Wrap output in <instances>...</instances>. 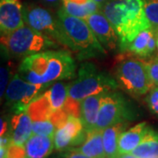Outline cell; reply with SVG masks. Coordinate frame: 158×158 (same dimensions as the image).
Masks as SVG:
<instances>
[{
    "mask_svg": "<svg viewBox=\"0 0 158 158\" xmlns=\"http://www.w3.org/2000/svg\"><path fill=\"white\" fill-rule=\"evenodd\" d=\"M75 71V60L69 51L45 50L25 57L18 73L31 84L47 86L73 77Z\"/></svg>",
    "mask_w": 158,
    "mask_h": 158,
    "instance_id": "6da1fadb",
    "label": "cell"
},
{
    "mask_svg": "<svg viewBox=\"0 0 158 158\" xmlns=\"http://www.w3.org/2000/svg\"><path fill=\"white\" fill-rule=\"evenodd\" d=\"M101 11L118 34L121 50H127L141 31L152 28L144 11L143 0H109L101 6Z\"/></svg>",
    "mask_w": 158,
    "mask_h": 158,
    "instance_id": "7a4b0ae2",
    "label": "cell"
},
{
    "mask_svg": "<svg viewBox=\"0 0 158 158\" xmlns=\"http://www.w3.org/2000/svg\"><path fill=\"white\" fill-rule=\"evenodd\" d=\"M57 19L65 38V46L73 51L79 59H89L105 56L106 48L97 39L84 19L70 16L61 8Z\"/></svg>",
    "mask_w": 158,
    "mask_h": 158,
    "instance_id": "3957f363",
    "label": "cell"
},
{
    "mask_svg": "<svg viewBox=\"0 0 158 158\" xmlns=\"http://www.w3.org/2000/svg\"><path fill=\"white\" fill-rule=\"evenodd\" d=\"M118 87L117 80L92 62H85L79 68L77 77L69 86V96L81 101L86 97L114 91Z\"/></svg>",
    "mask_w": 158,
    "mask_h": 158,
    "instance_id": "277c9868",
    "label": "cell"
},
{
    "mask_svg": "<svg viewBox=\"0 0 158 158\" xmlns=\"http://www.w3.org/2000/svg\"><path fill=\"white\" fill-rule=\"evenodd\" d=\"M1 43L12 56L25 57L56 48L58 44L27 25L11 34L1 35Z\"/></svg>",
    "mask_w": 158,
    "mask_h": 158,
    "instance_id": "5b68a950",
    "label": "cell"
},
{
    "mask_svg": "<svg viewBox=\"0 0 158 158\" xmlns=\"http://www.w3.org/2000/svg\"><path fill=\"white\" fill-rule=\"evenodd\" d=\"M116 80L123 90L137 97L147 94L155 85L147 63L136 58H127L119 62L116 69Z\"/></svg>",
    "mask_w": 158,
    "mask_h": 158,
    "instance_id": "8992f818",
    "label": "cell"
},
{
    "mask_svg": "<svg viewBox=\"0 0 158 158\" xmlns=\"http://www.w3.org/2000/svg\"><path fill=\"white\" fill-rule=\"evenodd\" d=\"M129 102L122 94L109 91L104 93L100 101L95 130L104 131L108 127L126 122L132 117Z\"/></svg>",
    "mask_w": 158,
    "mask_h": 158,
    "instance_id": "52a82bcc",
    "label": "cell"
},
{
    "mask_svg": "<svg viewBox=\"0 0 158 158\" xmlns=\"http://www.w3.org/2000/svg\"><path fill=\"white\" fill-rule=\"evenodd\" d=\"M23 15L26 25L56 41L58 44L65 46V38L57 18L53 17L47 9L40 6L26 5L23 6Z\"/></svg>",
    "mask_w": 158,
    "mask_h": 158,
    "instance_id": "ba28073f",
    "label": "cell"
},
{
    "mask_svg": "<svg viewBox=\"0 0 158 158\" xmlns=\"http://www.w3.org/2000/svg\"><path fill=\"white\" fill-rule=\"evenodd\" d=\"M44 85L31 84L17 73L11 80L5 93L6 103L16 113L27 112L28 106L39 96Z\"/></svg>",
    "mask_w": 158,
    "mask_h": 158,
    "instance_id": "9c48e42d",
    "label": "cell"
},
{
    "mask_svg": "<svg viewBox=\"0 0 158 158\" xmlns=\"http://www.w3.org/2000/svg\"><path fill=\"white\" fill-rule=\"evenodd\" d=\"M86 136L87 133L85 132L81 118L69 116L66 124L57 129L55 134V149L62 152L76 146H80L84 143Z\"/></svg>",
    "mask_w": 158,
    "mask_h": 158,
    "instance_id": "30bf717a",
    "label": "cell"
},
{
    "mask_svg": "<svg viewBox=\"0 0 158 158\" xmlns=\"http://www.w3.org/2000/svg\"><path fill=\"white\" fill-rule=\"evenodd\" d=\"M101 45L108 50H114L119 46V38L113 25L102 11H98L85 19Z\"/></svg>",
    "mask_w": 158,
    "mask_h": 158,
    "instance_id": "8fae6325",
    "label": "cell"
},
{
    "mask_svg": "<svg viewBox=\"0 0 158 158\" xmlns=\"http://www.w3.org/2000/svg\"><path fill=\"white\" fill-rule=\"evenodd\" d=\"M25 26L23 6L20 0L0 1L1 35L9 34Z\"/></svg>",
    "mask_w": 158,
    "mask_h": 158,
    "instance_id": "7c38bea8",
    "label": "cell"
},
{
    "mask_svg": "<svg viewBox=\"0 0 158 158\" xmlns=\"http://www.w3.org/2000/svg\"><path fill=\"white\" fill-rule=\"evenodd\" d=\"M150 127L146 122H141L130 129L124 131L118 140V154L124 155L132 153L140 145Z\"/></svg>",
    "mask_w": 158,
    "mask_h": 158,
    "instance_id": "4fadbf2b",
    "label": "cell"
},
{
    "mask_svg": "<svg viewBox=\"0 0 158 158\" xmlns=\"http://www.w3.org/2000/svg\"><path fill=\"white\" fill-rule=\"evenodd\" d=\"M33 120L27 112L16 113L11 120V144L25 146L33 135Z\"/></svg>",
    "mask_w": 158,
    "mask_h": 158,
    "instance_id": "5bb4252c",
    "label": "cell"
},
{
    "mask_svg": "<svg viewBox=\"0 0 158 158\" xmlns=\"http://www.w3.org/2000/svg\"><path fill=\"white\" fill-rule=\"evenodd\" d=\"M104 93L86 97L81 100L80 118L84 124L86 133L94 131L96 127L98 115L100 107V101Z\"/></svg>",
    "mask_w": 158,
    "mask_h": 158,
    "instance_id": "9a60e30c",
    "label": "cell"
},
{
    "mask_svg": "<svg viewBox=\"0 0 158 158\" xmlns=\"http://www.w3.org/2000/svg\"><path fill=\"white\" fill-rule=\"evenodd\" d=\"M152 28L141 31L127 46V50L140 57L149 56L156 48V35Z\"/></svg>",
    "mask_w": 158,
    "mask_h": 158,
    "instance_id": "2e32d148",
    "label": "cell"
},
{
    "mask_svg": "<svg viewBox=\"0 0 158 158\" xmlns=\"http://www.w3.org/2000/svg\"><path fill=\"white\" fill-rule=\"evenodd\" d=\"M27 158H48L55 148L54 138L32 135L25 144Z\"/></svg>",
    "mask_w": 158,
    "mask_h": 158,
    "instance_id": "e0dca14e",
    "label": "cell"
},
{
    "mask_svg": "<svg viewBox=\"0 0 158 158\" xmlns=\"http://www.w3.org/2000/svg\"><path fill=\"white\" fill-rule=\"evenodd\" d=\"M91 158H106L104 142L103 131L94 130L87 133L86 139L78 148H72Z\"/></svg>",
    "mask_w": 158,
    "mask_h": 158,
    "instance_id": "ac0fdd59",
    "label": "cell"
},
{
    "mask_svg": "<svg viewBox=\"0 0 158 158\" xmlns=\"http://www.w3.org/2000/svg\"><path fill=\"white\" fill-rule=\"evenodd\" d=\"M127 122H121L118 124L108 127L103 131V142L106 158H118V140L120 135L127 127Z\"/></svg>",
    "mask_w": 158,
    "mask_h": 158,
    "instance_id": "d6986e66",
    "label": "cell"
},
{
    "mask_svg": "<svg viewBox=\"0 0 158 158\" xmlns=\"http://www.w3.org/2000/svg\"><path fill=\"white\" fill-rule=\"evenodd\" d=\"M53 112L54 111L51 106L47 91L34 99L27 109V113H28L33 121L49 119Z\"/></svg>",
    "mask_w": 158,
    "mask_h": 158,
    "instance_id": "ffe728a7",
    "label": "cell"
},
{
    "mask_svg": "<svg viewBox=\"0 0 158 158\" xmlns=\"http://www.w3.org/2000/svg\"><path fill=\"white\" fill-rule=\"evenodd\" d=\"M62 8L70 16L85 19L93 13H96L101 10V6L93 0H90L84 5H78L67 0H62Z\"/></svg>",
    "mask_w": 158,
    "mask_h": 158,
    "instance_id": "44dd1931",
    "label": "cell"
},
{
    "mask_svg": "<svg viewBox=\"0 0 158 158\" xmlns=\"http://www.w3.org/2000/svg\"><path fill=\"white\" fill-rule=\"evenodd\" d=\"M132 154L138 158L158 156V132L151 128L148 130L140 145Z\"/></svg>",
    "mask_w": 158,
    "mask_h": 158,
    "instance_id": "7402d4cb",
    "label": "cell"
},
{
    "mask_svg": "<svg viewBox=\"0 0 158 158\" xmlns=\"http://www.w3.org/2000/svg\"><path fill=\"white\" fill-rule=\"evenodd\" d=\"M69 84L67 85L62 81H57L55 82L49 90H47L54 112L64 107L69 98Z\"/></svg>",
    "mask_w": 158,
    "mask_h": 158,
    "instance_id": "603a6c76",
    "label": "cell"
},
{
    "mask_svg": "<svg viewBox=\"0 0 158 158\" xmlns=\"http://www.w3.org/2000/svg\"><path fill=\"white\" fill-rule=\"evenodd\" d=\"M32 130H33V135L48 136L51 138H54L57 129L56 127L50 119H46V120L33 121Z\"/></svg>",
    "mask_w": 158,
    "mask_h": 158,
    "instance_id": "cb8c5ba5",
    "label": "cell"
},
{
    "mask_svg": "<svg viewBox=\"0 0 158 158\" xmlns=\"http://www.w3.org/2000/svg\"><path fill=\"white\" fill-rule=\"evenodd\" d=\"M144 11L154 31H158V0H143Z\"/></svg>",
    "mask_w": 158,
    "mask_h": 158,
    "instance_id": "d4e9b609",
    "label": "cell"
},
{
    "mask_svg": "<svg viewBox=\"0 0 158 158\" xmlns=\"http://www.w3.org/2000/svg\"><path fill=\"white\" fill-rule=\"evenodd\" d=\"M146 102L149 110L158 116V85H154L148 92Z\"/></svg>",
    "mask_w": 158,
    "mask_h": 158,
    "instance_id": "484cf974",
    "label": "cell"
},
{
    "mask_svg": "<svg viewBox=\"0 0 158 158\" xmlns=\"http://www.w3.org/2000/svg\"><path fill=\"white\" fill-rule=\"evenodd\" d=\"M64 109L69 113V116H75L80 118L81 114V102L76 100L69 96L67 101L64 105Z\"/></svg>",
    "mask_w": 158,
    "mask_h": 158,
    "instance_id": "4316f807",
    "label": "cell"
},
{
    "mask_svg": "<svg viewBox=\"0 0 158 158\" xmlns=\"http://www.w3.org/2000/svg\"><path fill=\"white\" fill-rule=\"evenodd\" d=\"M7 158H27L25 146H19L11 144L8 148Z\"/></svg>",
    "mask_w": 158,
    "mask_h": 158,
    "instance_id": "83f0119b",
    "label": "cell"
},
{
    "mask_svg": "<svg viewBox=\"0 0 158 158\" xmlns=\"http://www.w3.org/2000/svg\"><path fill=\"white\" fill-rule=\"evenodd\" d=\"M146 63L150 78L153 81L154 85H158V57L151 62Z\"/></svg>",
    "mask_w": 158,
    "mask_h": 158,
    "instance_id": "f1b7e54d",
    "label": "cell"
},
{
    "mask_svg": "<svg viewBox=\"0 0 158 158\" xmlns=\"http://www.w3.org/2000/svg\"><path fill=\"white\" fill-rule=\"evenodd\" d=\"M9 76H10V71L6 66H2L1 67V98L6 93V90L8 86V81H9Z\"/></svg>",
    "mask_w": 158,
    "mask_h": 158,
    "instance_id": "f546056e",
    "label": "cell"
},
{
    "mask_svg": "<svg viewBox=\"0 0 158 158\" xmlns=\"http://www.w3.org/2000/svg\"><path fill=\"white\" fill-rule=\"evenodd\" d=\"M57 158H91L88 156H86L82 152L75 148H69L67 150L62 151V153L59 154Z\"/></svg>",
    "mask_w": 158,
    "mask_h": 158,
    "instance_id": "4dcf8cb0",
    "label": "cell"
},
{
    "mask_svg": "<svg viewBox=\"0 0 158 158\" xmlns=\"http://www.w3.org/2000/svg\"><path fill=\"white\" fill-rule=\"evenodd\" d=\"M0 125H1V129H0V136L5 135L8 130V125L7 122L3 118H1L0 120Z\"/></svg>",
    "mask_w": 158,
    "mask_h": 158,
    "instance_id": "1f68e13d",
    "label": "cell"
},
{
    "mask_svg": "<svg viewBox=\"0 0 158 158\" xmlns=\"http://www.w3.org/2000/svg\"><path fill=\"white\" fill-rule=\"evenodd\" d=\"M47 4H49L53 6H57L60 5V3L62 2V0H43Z\"/></svg>",
    "mask_w": 158,
    "mask_h": 158,
    "instance_id": "d6a6232c",
    "label": "cell"
},
{
    "mask_svg": "<svg viewBox=\"0 0 158 158\" xmlns=\"http://www.w3.org/2000/svg\"><path fill=\"white\" fill-rule=\"evenodd\" d=\"M118 158H138L137 156H135V155H133L132 153H129V154H124V155H120Z\"/></svg>",
    "mask_w": 158,
    "mask_h": 158,
    "instance_id": "836d02e7",
    "label": "cell"
},
{
    "mask_svg": "<svg viewBox=\"0 0 158 158\" xmlns=\"http://www.w3.org/2000/svg\"><path fill=\"white\" fill-rule=\"evenodd\" d=\"M67 1H69L71 3H75V4H78V5H84L90 0H67Z\"/></svg>",
    "mask_w": 158,
    "mask_h": 158,
    "instance_id": "e575fe53",
    "label": "cell"
},
{
    "mask_svg": "<svg viewBox=\"0 0 158 158\" xmlns=\"http://www.w3.org/2000/svg\"><path fill=\"white\" fill-rule=\"evenodd\" d=\"M93 1H95L96 3H98V5H100V6H103L105 3H106L107 1H109V0H93Z\"/></svg>",
    "mask_w": 158,
    "mask_h": 158,
    "instance_id": "d590c367",
    "label": "cell"
},
{
    "mask_svg": "<svg viewBox=\"0 0 158 158\" xmlns=\"http://www.w3.org/2000/svg\"><path fill=\"white\" fill-rule=\"evenodd\" d=\"M156 48H157L158 49V34L157 35H156Z\"/></svg>",
    "mask_w": 158,
    "mask_h": 158,
    "instance_id": "8d00e7d4",
    "label": "cell"
}]
</instances>
